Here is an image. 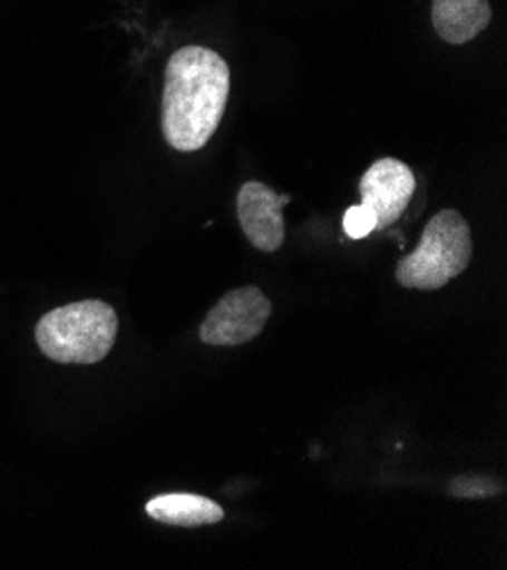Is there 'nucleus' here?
<instances>
[{"label": "nucleus", "instance_id": "nucleus-3", "mask_svg": "<svg viewBox=\"0 0 507 570\" xmlns=\"http://www.w3.org/2000/svg\"><path fill=\"white\" fill-rule=\"evenodd\" d=\"M474 257V239L467 218L458 209L435 214L419 246L397 264V282L406 289L437 292L462 275Z\"/></svg>", "mask_w": 507, "mask_h": 570}, {"label": "nucleus", "instance_id": "nucleus-6", "mask_svg": "<svg viewBox=\"0 0 507 570\" xmlns=\"http://www.w3.org/2000/svg\"><path fill=\"white\" fill-rule=\"evenodd\" d=\"M292 203V196L275 194L264 183H246L237 194L240 225L251 242L262 253H275L285 244L283 207Z\"/></svg>", "mask_w": 507, "mask_h": 570}, {"label": "nucleus", "instance_id": "nucleus-5", "mask_svg": "<svg viewBox=\"0 0 507 570\" xmlns=\"http://www.w3.org/2000/svg\"><path fill=\"white\" fill-rule=\"evenodd\" d=\"M415 191L417 178L412 168L401 159L382 157L367 168L360 180V205L373 214L376 230H384L403 216Z\"/></svg>", "mask_w": 507, "mask_h": 570}, {"label": "nucleus", "instance_id": "nucleus-1", "mask_svg": "<svg viewBox=\"0 0 507 570\" xmlns=\"http://www.w3.org/2000/svg\"><path fill=\"white\" fill-rule=\"evenodd\" d=\"M231 96V69L205 46H185L164 71L162 135L181 150H201L216 132Z\"/></svg>", "mask_w": 507, "mask_h": 570}, {"label": "nucleus", "instance_id": "nucleus-2", "mask_svg": "<svg viewBox=\"0 0 507 570\" xmlns=\"http://www.w3.org/2000/svg\"><path fill=\"white\" fill-rule=\"evenodd\" d=\"M117 312L103 301H80L48 312L35 330L39 351L58 364H98L115 348Z\"/></svg>", "mask_w": 507, "mask_h": 570}, {"label": "nucleus", "instance_id": "nucleus-9", "mask_svg": "<svg viewBox=\"0 0 507 570\" xmlns=\"http://www.w3.org/2000/svg\"><path fill=\"white\" fill-rule=\"evenodd\" d=\"M446 491L450 498L460 500H487L500 495L505 491V484L494 475H462L450 480Z\"/></svg>", "mask_w": 507, "mask_h": 570}, {"label": "nucleus", "instance_id": "nucleus-4", "mask_svg": "<svg viewBox=\"0 0 507 570\" xmlns=\"http://www.w3.org/2000/svg\"><path fill=\"white\" fill-rule=\"evenodd\" d=\"M271 318V301L257 287H240L225 294L203 321L198 336L214 348H235L262 334Z\"/></svg>", "mask_w": 507, "mask_h": 570}, {"label": "nucleus", "instance_id": "nucleus-7", "mask_svg": "<svg viewBox=\"0 0 507 570\" xmlns=\"http://www.w3.org/2000/svg\"><path fill=\"white\" fill-rule=\"evenodd\" d=\"M489 23V0H432V28L446 43H469Z\"/></svg>", "mask_w": 507, "mask_h": 570}, {"label": "nucleus", "instance_id": "nucleus-8", "mask_svg": "<svg viewBox=\"0 0 507 570\" xmlns=\"http://www.w3.org/2000/svg\"><path fill=\"white\" fill-rule=\"evenodd\" d=\"M146 514L164 525L203 528L223 521L225 511L209 498L194 493H164L146 504Z\"/></svg>", "mask_w": 507, "mask_h": 570}, {"label": "nucleus", "instance_id": "nucleus-10", "mask_svg": "<svg viewBox=\"0 0 507 570\" xmlns=\"http://www.w3.org/2000/svg\"><path fill=\"white\" fill-rule=\"evenodd\" d=\"M344 233L351 239L369 237L371 233H376V218H373V214L367 207H362V205L349 207L347 214H344Z\"/></svg>", "mask_w": 507, "mask_h": 570}]
</instances>
